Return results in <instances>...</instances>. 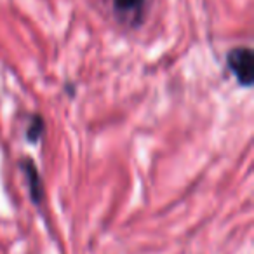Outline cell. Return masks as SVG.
<instances>
[{"label": "cell", "mask_w": 254, "mask_h": 254, "mask_svg": "<svg viewBox=\"0 0 254 254\" xmlns=\"http://www.w3.org/2000/svg\"><path fill=\"white\" fill-rule=\"evenodd\" d=\"M254 56L249 47H233L226 54L228 70L235 75L242 87H251L254 82Z\"/></svg>", "instance_id": "cell-1"}, {"label": "cell", "mask_w": 254, "mask_h": 254, "mask_svg": "<svg viewBox=\"0 0 254 254\" xmlns=\"http://www.w3.org/2000/svg\"><path fill=\"white\" fill-rule=\"evenodd\" d=\"M146 0H112V9L117 19L129 26L141 25Z\"/></svg>", "instance_id": "cell-2"}, {"label": "cell", "mask_w": 254, "mask_h": 254, "mask_svg": "<svg viewBox=\"0 0 254 254\" xmlns=\"http://www.w3.org/2000/svg\"><path fill=\"white\" fill-rule=\"evenodd\" d=\"M19 169L25 173L30 198H32V202H35V204L39 205L44 198V188H42V178H40L39 171H37V166L33 164L32 159L25 157V159L19 162Z\"/></svg>", "instance_id": "cell-3"}, {"label": "cell", "mask_w": 254, "mask_h": 254, "mask_svg": "<svg viewBox=\"0 0 254 254\" xmlns=\"http://www.w3.org/2000/svg\"><path fill=\"white\" fill-rule=\"evenodd\" d=\"M44 134V120L39 115H35L30 122L28 129H26V139L30 143H37Z\"/></svg>", "instance_id": "cell-4"}]
</instances>
